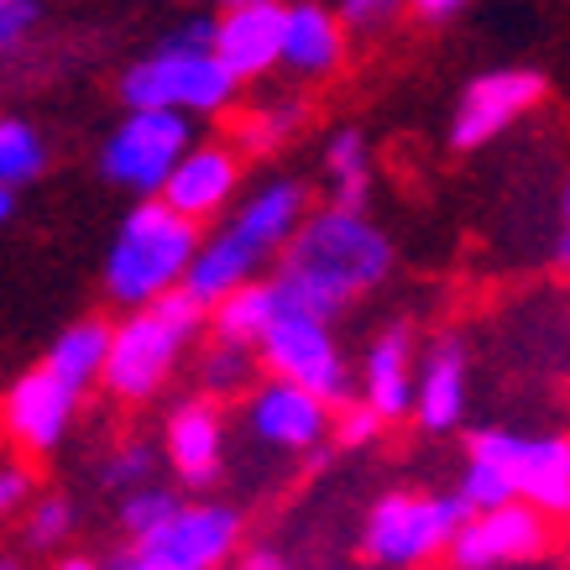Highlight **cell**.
Segmentation results:
<instances>
[{"label": "cell", "mask_w": 570, "mask_h": 570, "mask_svg": "<svg viewBox=\"0 0 570 570\" xmlns=\"http://www.w3.org/2000/svg\"><path fill=\"white\" fill-rule=\"evenodd\" d=\"M393 273V242L382 236L362 209H309L304 230L294 246L277 257V298L283 309L314 314V320H335L351 309L362 294H372L382 277Z\"/></svg>", "instance_id": "obj_1"}, {"label": "cell", "mask_w": 570, "mask_h": 570, "mask_svg": "<svg viewBox=\"0 0 570 570\" xmlns=\"http://www.w3.org/2000/svg\"><path fill=\"white\" fill-rule=\"evenodd\" d=\"M309 220V199H304V184L298 178H267L246 194L242 205L230 209V220L205 236L199 257L189 267V283L184 294L199 304V309H215L220 298H230L236 288L257 283V273L273 257H283L294 236Z\"/></svg>", "instance_id": "obj_2"}, {"label": "cell", "mask_w": 570, "mask_h": 570, "mask_svg": "<svg viewBox=\"0 0 570 570\" xmlns=\"http://www.w3.org/2000/svg\"><path fill=\"white\" fill-rule=\"evenodd\" d=\"M199 246H205V236H199L194 220H184L163 199H137L126 209V220L116 225L110 246H105V262H100L105 294L116 304H126L131 314L157 304V298L178 294L189 283Z\"/></svg>", "instance_id": "obj_3"}, {"label": "cell", "mask_w": 570, "mask_h": 570, "mask_svg": "<svg viewBox=\"0 0 570 570\" xmlns=\"http://www.w3.org/2000/svg\"><path fill=\"white\" fill-rule=\"evenodd\" d=\"M209 309H199L184 288L168 298H157L147 309L126 314L110 341V366H105V393L121 403H147V397L174 377L178 356L194 341V330L209 325Z\"/></svg>", "instance_id": "obj_4"}, {"label": "cell", "mask_w": 570, "mask_h": 570, "mask_svg": "<svg viewBox=\"0 0 570 570\" xmlns=\"http://www.w3.org/2000/svg\"><path fill=\"white\" fill-rule=\"evenodd\" d=\"M476 519L461 492H387L362 523V554L387 570H419L450 554L455 534Z\"/></svg>", "instance_id": "obj_5"}, {"label": "cell", "mask_w": 570, "mask_h": 570, "mask_svg": "<svg viewBox=\"0 0 570 570\" xmlns=\"http://www.w3.org/2000/svg\"><path fill=\"white\" fill-rule=\"evenodd\" d=\"M126 110H174V116H220L236 100V79L225 73L215 52L178 48L174 37H163L147 58H137L121 73Z\"/></svg>", "instance_id": "obj_6"}, {"label": "cell", "mask_w": 570, "mask_h": 570, "mask_svg": "<svg viewBox=\"0 0 570 570\" xmlns=\"http://www.w3.org/2000/svg\"><path fill=\"white\" fill-rule=\"evenodd\" d=\"M194 153V121L174 110H126L100 147V178L141 199H163L178 163Z\"/></svg>", "instance_id": "obj_7"}, {"label": "cell", "mask_w": 570, "mask_h": 570, "mask_svg": "<svg viewBox=\"0 0 570 570\" xmlns=\"http://www.w3.org/2000/svg\"><path fill=\"white\" fill-rule=\"evenodd\" d=\"M257 356H262V366H267V377L309 387L314 397H325L330 409H351V403H356V397H351L346 356H341V346H335L330 325L325 320H314V314L283 309Z\"/></svg>", "instance_id": "obj_8"}, {"label": "cell", "mask_w": 570, "mask_h": 570, "mask_svg": "<svg viewBox=\"0 0 570 570\" xmlns=\"http://www.w3.org/2000/svg\"><path fill=\"white\" fill-rule=\"evenodd\" d=\"M466 455L498 461L529 508L544 519H570V434H519V430H476Z\"/></svg>", "instance_id": "obj_9"}, {"label": "cell", "mask_w": 570, "mask_h": 570, "mask_svg": "<svg viewBox=\"0 0 570 570\" xmlns=\"http://www.w3.org/2000/svg\"><path fill=\"white\" fill-rule=\"evenodd\" d=\"M242 539V519L225 502H184L178 519L168 529H157L153 539L131 544L121 566L131 570H220L236 554Z\"/></svg>", "instance_id": "obj_10"}, {"label": "cell", "mask_w": 570, "mask_h": 570, "mask_svg": "<svg viewBox=\"0 0 570 570\" xmlns=\"http://www.w3.org/2000/svg\"><path fill=\"white\" fill-rule=\"evenodd\" d=\"M539 100H544L539 69H492L482 79H471L455 100V116H450V147L476 153L487 141H498L519 116H529Z\"/></svg>", "instance_id": "obj_11"}, {"label": "cell", "mask_w": 570, "mask_h": 570, "mask_svg": "<svg viewBox=\"0 0 570 570\" xmlns=\"http://www.w3.org/2000/svg\"><path fill=\"white\" fill-rule=\"evenodd\" d=\"M246 430L257 434L267 450L309 455V450L325 445V434H335V409L325 397H314L309 387L267 377L246 393Z\"/></svg>", "instance_id": "obj_12"}, {"label": "cell", "mask_w": 570, "mask_h": 570, "mask_svg": "<svg viewBox=\"0 0 570 570\" xmlns=\"http://www.w3.org/2000/svg\"><path fill=\"white\" fill-rule=\"evenodd\" d=\"M544 550H550V519L539 508H529V502H513V508H498V513H476L450 544V566L508 570V566H534Z\"/></svg>", "instance_id": "obj_13"}, {"label": "cell", "mask_w": 570, "mask_h": 570, "mask_svg": "<svg viewBox=\"0 0 570 570\" xmlns=\"http://www.w3.org/2000/svg\"><path fill=\"white\" fill-rule=\"evenodd\" d=\"M283 42H288V6L283 0H242V6H225L220 32H215V58L236 85H252L283 63Z\"/></svg>", "instance_id": "obj_14"}, {"label": "cell", "mask_w": 570, "mask_h": 570, "mask_svg": "<svg viewBox=\"0 0 570 570\" xmlns=\"http://www.w3.org/2000/svg\"><path fill=\"white\" fill-rule=\"evenodd\" d=\"M73 414H79V393H73L69 382L52 377L42 362L6 387V434L27 455H52V450L63 445Z\"/></svg>", "instance_id": "obj_15"}, {"label": "cell", "mask_w": 570, "mask_h": 570, "mask_svg": "<svg viewBox=\"0 0 570 570\" xmlns=\"http://www.w3.org/2000/svg\"><path fill=\"white\" fill-rule=\"evenodd\" d=\"M163 450H168V466L184 487L205 492L220 482V461H225V424H220V403L215 397H184L168 430H163Z\"/></svg>", "instance_id": "obj_16"}, {"label": "cell", "mask_w": 570, "mask_h": 570, "mask_svg": "<svg viewBox=\"0 0 570 570\" xmlns=\"http://www.w3.org/2000/svg\"><path fill=\"white\" fill-rule=\"evenodd\" d=\"M236 184H242L236 153L220 147V141H205V147H194V153L178 163V174L168 178V189H163V205L199 225L236 199Z\"/></svg>", "instance_id": "obj_17"}, {"label": "cell", "mask_w": 570, "mask_h": 570, "mask_svg": "<svg viewBox=\"0 0 570 570\" xmlns=\"http://www.w3.org/2000/svg\"><path fill=\"white\" fill-rule=\"evenodd\" d=\"M414 397H419L414 335H409V325H387L362 356V403L393 424V419L414 414Z\"/></svg>", "instance_id": "obj_18"}, {"label": "cell", "mask_w": 570, "mask_h": 570, "mask_svg": "<svg viewBox=\"0 0 570 570\" xmlns=\"http://www.w3.org/2000/svg\"><path fill=\"white\" fill-rule=\"evenodd\" d=\"M414 419L424 434H450L461 430V419H466V346L455 335L434 341L424 351V362H419Z\"/></svg>", "instance_id": "obj_19"}, {"label": "cell", "mask_w": 570, "mask_h": 570, "mask_svg": "<svg viewBox=\"0 0 570 570\" xmlns=\"http://www.w3.org/2000/svg\"><path fill=\"white\" fill-rule=\"evenodd\" d=\"M346 58V21L325 0H294L288 6V42H283V69L298 79H325Z\"/></svg>", "instance_id": "obj_20"}, {"label": "cell", "mask_w": 570, "mask_h": 570, "mask_svg": "<svg viewBox=\"0 0 570 570\" xmlns=\"http://www.w3.org/2000/svg\"><path fill=\"white\" fill-rule=\"evenodd\" d=\"M277 314H283V298H277V283H246L236 288L230 298H220L215 309H209V335H215V346H242V351H262V341L273 335Z\"/></svg>", "instance_id": "obj_21"}, {"label": "cell", "mask_w": 570, "mask_h": 570, "mask_svg": "<svg viewBox=\"0 0 570 570\" xmlns=\"http://www.w3.org/2000/svg\"><path fill=\"white\" fill-rule=\"evenodd\" d=\"M110 341H116V325H105V320H73L69 330H58V341L48 346L42 366L85 397L89 382H105V366H110Z\"/></svg>", "instance_id": "obj_22"}, {"label": "cell", "mask_w": 570, "mask_h": 570, "mask_svg": "<svg viewBox=\"0 0 570 570\" xmlns=\"http://www.w3.org/2000/svg\"><path fill=\"white\" fill-rule=\"evenodd\" d=\"M325 178H330V205L366 215V194H372V141H366V131H356V126L330 131Z\"/></svg>", "instance_id": "obj_23"}, {"label": "cell", "mask_w": 570, "mask_h": 570, "mask_svg": "<svg viewBox=\"0 0 570 570\" xmlns=\"http://www.w3.org/2000/svg\"><path fill=\"white\" fill-rule=\"evenodd\" d=\"M48 168V141L32 121L21 116H6L0 121V189H27L32 178H42Z\"/></svg>", "instance_id": "obj_24"}, {"label": "cell", "mask_w": 570, "mask_h": 570, "mask_svg": "<svg viewBox=\"0 0 570 570\" xmlns=\"http://www.w3.org/2000/svg\"><path fill=\"white\" fill-rule=\"evenodd\" d=\"M178 508H184V498L153 482V487H141V492H131V498H121L116 523H121V534L131 539V544H141V539H153L157 529H168V523L178 519Z\"/></svg>", "instance_id": "obj_25"}, {"label": "cell", "mask_w": 570, "mask_h": 570, "mask_svg": "<svg viewBox=\"0 0 570 570\" xmlns=\"http://www.w3.org/2000/svg\"><path fill=\"white\" fill-rule=\"evenodd\" d=\"M461 498H466L471 513H498V508H513L519 498V482L498 466V461H487V455H466V471H461V487H455Z\"/></svg>", "instance_id": "obj_26"}, {"label": "cell", "mask_w": 570, "mask_h": 570, "mask_svg": "<svg viewBox=\"0 0 570 570\" xmlns=\"http://www.w3.org/2000/svg\"><path fill=\"white\" fill-rule=\"evenodd\" d=\"M257 351H242V346H209L205 362H199V382H205V397H230L242 393V387H252V377H257Z\"/></svg>", "instance_id": "obj_27"}, {"label": "cell", "mask_w": 570, "mask_h": 570, "mask_svg": "<svg viewBox=\"0 0 570 570\" xmlns=\"http://www.w3.org/2000/svg\"><path fill=\"white\" fill-rule=\"evenodd\" d=\"M69 529H73V508H69V498H58V492L37 498L32 508L21 513V544L37 554L58 550V544L69 539Z\"/></svg>", "instance_id": "obj_28"}, {"label": "cell", "mask_w": 570, "mask_h": 570, "mask_svg": "<svg viewBox=\"0 0 570 570\" xmlns=\"http://www.w3.org/2000/svg\"><path fill=\"white\" fill-rule=\"evenodd\" d=\"M153 466H157L153 445H147V440H126V445H116L100 461V482L110 487V492L131 498V492H141V487H153Z\"/></svg>", "instance_id": "obj_29"}, {"label": "cell", "mask_w": 570, "mask_h": 570, "mask_svg": "<svg viewBox=\"0 0 570 570\" xmlns=\"http://www.w3.org/2000/svg\"><path fill=\"white\" fill-rule=\"evenodd\" d=\"M298 121H304V105H298V100L267 105V110H257V116H246V121H242V141L252 147V153H273L277 141L288 137Z\"/></svg>", "instance_id": "obj_30"}, {"label": "cell", "mask_w": 570, "mask_h": 570, "mask_svg": "<svg viewBox=\"0 0 570 570\" xmlns=\"http://www.w3.org/2000/svg\"><path fill=\"white\" fill-rule=\"evenodd\" d=\"M382 424H387V419H382L377 409H366L362 397H356L351 409H341V414H335V445H341V450H366L382 434Z\"/></svg>", "instance_id": "obj_31"}, {"label": "cell", "mask_w": 570, "mask_h": 570, "mask_svg": "<svg viewBox=\"0 0 570 570\" xmlns=\"http://www.w3.org/2000/svg\"><path fill=\"white\" fill-rule=\"evenodd\" d=\"M409 0H335V11L346 21V32H377L403 11Z\"/></svg>", "instance_id": "obj_32"}, {"label": "cell", "mask_w": 570, "mask_h": 570, "mask_svg": "<svg viewBox=\"0 0 570 570\" xmlns=\"http://www.w3.org/2000/svg\"><path fill=\"white\" fill-rule=\"evenodd\" d=\"M32 502H37V476H32V466H21V461L0 466V513H27Z\"/></svg>", "instance_id": "obj_33"}, {"label": "cell", "mask_w": 570, "mask_h": 570, "mask_svg": "<svg viewBox=\"0 0 570 570\" xmlns=\"http://www.w3.org/2000/svg\"><path fill=\"white\" fill-rule=\"evenodd\" d=\"M37 17H42V6L37 0H0V48L11 52L21 42V37L37 27Z\"/></svg>", "instance_id": "obj_34"}, {"label": "cell", "mask_w": 570, "mask_h": 570, "mask_svg": "<svg viewBox=\"0 0 570 570\" xmlns=\"http://www.w3.org/2000/svg\"><path fill=\"white\" fill-rule=\"evenodd\" d=\"M236 570H288V560L277 550H267V544H257V550L236 554Z\"/></svg>", "instance_id": "obj_35"}, {"label": "cell", "mask_w": 570, "mask_h": 570, "mask_svg": "<svg viewBox=\"0 0 570 570\" xmlns=\"http://www.w3.org/2000/svg\"><path fill=\"white\" fill-rule=\"evenodd\" d=\"M409 6H414L424 21H450L461 6H466V0H409Z\"/></svg>", "instance_id": "obj_36"}, {"label": "cell", "mask_w": 570, "mask_h": 570, "mask_svg": "<svg viewBox=\"0 0 570 570\" xmlns=\"http://www.w3.org/2000/svg\"><path fill=\"white\" fill-rule=\"evenodd\" d=\"M554 257H560V267H570V184H566V220H560V242H554Z\"/></svg>", "instance_id": "obj_37"}, {"label": "cell", "mask_w": 570, "mask_h": 570, "mask_svg": "<svg viewBox=\"0 0 570 570\" xmlns=\"http://www.w3.org/2000/svg\"><path fill=\"white\" fill-rule=\"evenodd\" d=\"M58 570H121V566H100V560H85V554H73V560H63Z\"/></svg>", "instance_id": "obj_38"}, {"label": "cell", "mask_w": 570, "mask_h": 570, "mask_svg": "<svg viewBox=\"0 0 570 570\" xmlns=\"http://www.w3.org/2000/svg\"><path fill=\"white\" fill-rule=\"evenodd\" d=\"M17 215V189H0V220H11Z\"/></svg>", "instance_id": "obj_39"}, {"label": "cell", "mask_w": 570, "mask_h": 570, "mask_svg": "<svg viewBox=\"0 0 570 570\" xmlns=\"http://www.w3.org/2000/svg\"><path fill=\"white\" fill-rule=\"evenodd\" d=\"M0 570H17V560H0Z\"/></svg>", "instance_id": "obj_40"}, {"label": "cell", "mask_w": 570, "mask_h": 570, "mask_svg": "<svg viewBox=\"0 0 570 570\" xmlns=\"http://www.w3.org/2000/svg\"><path fill=\"white\" fill-rule=\"evenodd\" d=\"M220 6H242V0H220Z\"/></svg>", "instance_id": "obj_41"}, {"label": "cell", "mask_w": 570, "mask_h": 570, "mask_svg": "<svg viewBox=\"0 0 570 570\" xmlns=\"http://www.w3.org/2000/svg\"><path fill=\"white\" fill-rule=\"evenodd\" d=\"M121 570H131V566H121Z\"/></svg>", "instance_id": "obj_42"}]
</instances>
